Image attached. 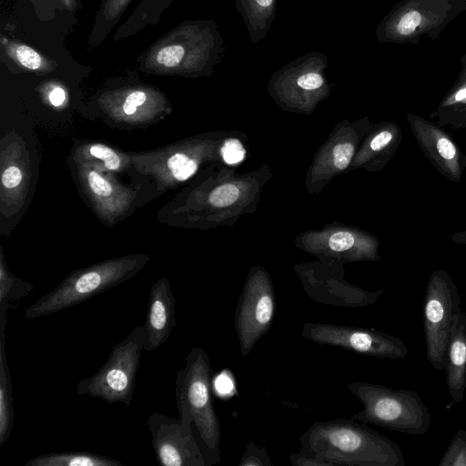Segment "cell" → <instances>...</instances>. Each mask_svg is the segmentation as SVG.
<instances>
[{
    "label": "cell",
    "mask_w": 466,
    "mask_h": 466,
    "mask_svg": "<svg viewBox=\"0 0 466 466\" xmlns=\"http://www.w3.org/2000/svg\"><path fill=\"white\" fill-rule=\"evenodd\" d=\"M192 420L158 412L147 418L152 446L159 464L206 466L208 463L191 431Z\"/></svg>",
    "instance_id": "13"
},
{
    "label": "cell",
    "mask_w": 466,
    "mask_h": 466,
    "mask_svg": "<svg viewBox=\"0 0 466 466\" xmlns=\"http://www.w3.org/2000/svg\"><path fill=\"white\" fill-rule=\"evenodd\" d=\"M42 93L46 95L48 103L54 107H61L67 102L66 89L57 82L45 83Z\"/></svg>",
    "instance_id": "29"
},
{
    "label": "cell",
    "mask_w": 466,
    "mask_h": 466,
    "mask_svg": "<svg viewBox=\"0 0 466 466\" xmlns=\"http://www.w3.org/2000/svg\"><path fill=\"white\" fill-rule=\"evenodd\" d=\"M301 335L319 345L338 347L370 357L399 360L409 353L400 339L374 329L306 322Z\"/></svg>",
    "instance_id": "8"
},
{
    "label": "cell",
    "mask_w": 466,
    "mask_h": 466,
    "mask_svg": "<svg viewBox=\"0 0 466 466\" xmlns=\"http://www.w3.org/2000/svg\"><path fill=\"white\" fill-rule=\"evenodd\" d=\"M176 301L169 280L163 277L149 290L144 350L158 349L169 338L176 326Z\"/></svg>",
    "instance_id": "16"
},
{
    "label": "cell",
    "mask_w": 466,
    "mask_h": 466,
    "mask_svg": "<svg viewBox=\"0 0 466 466\" xmlns=\"http://www.w3.org/2000/svg\"><path fill=\"white\" fill-rule=\"evenodd\" d=\"M0 42L8 58L25 71L35 74H48L53 72L57 66L56 61L46 57L25 43L5 36L1 37Z\"/></svg>",
    "instance_id": "22"
},
{
    "label": "cell",
    "mask_w": 466,
    "mask_h": 466,
    "mask_svg": "<svg viewBox=\"0 0 466 466\" xmlns=\"http://www.w3.org/2000/svg\"><path fill=\"white\" fill-rule=\"evenodd\" d=\"M131 0H103L97 19L109 24L114 22L127 8Z\"/></svg>",
    "instance_id": "28"
},
{
    "label": "cell",
    "mask_w": 466,
    "mask_h": 466,
    "mask_svg": "<svg viewBox=\"0 0 466 466\" xmlns=\"http://www.w3.org/2000/svg\"><path fill=\"white\" fill-rule=\"evenodd\" d=\"M149 261L146 254L109 258L71 271L54 289L41 296L24 313L26 319L53 314L82 303L122 284Z\"/></svg>",
    "instance_id": "2"
},
{
    "label": "cell",
    "mask_w": 466,
    "mask_h": 466,
    "mask_svg": "<svg viewBox=\"0 0 466 466\" xmlns=\"http://www.w3.org/2000/svg\"><path fill=\"white\" fill-rule=\"evenodd\" d=\"M356 245L355 236L349 231H338L332 234L328 246L334 252H345L352 249Z\"/></svg>",
    "instance_id": "31"
},
{
    "label": "cell",
    "mask_w": 466,
    "mask_h": 466,
    "mask_svg": "<svg viewBox=\"0 0 466 466\" xmlns=\"http://www.w3.org/2000/svg\"><path fill=\"white\" fill-rule=\"evenodd\" d=\"M465 11L466 0H401L381 22L379 37L396 44L419 45L424 35L434 41Z\"/></svg>",
    "instance_id": "5"
},
{
    "label": "cell",
    "mask_w": 466,
    "mask_h": 466,
    "mask_svg": "<svg viewBox=\"0 0 466 466\" xmlns=\"http://www.w3.org/2000/svg\"><path fill=\"white\" fill-rule=\"evenodd\" d=\"M323 77L313 72L301 75L297 80L298 86L305 90L318 89L323 85Z\"/></svg>",
    "instance_id": "33"
},
{
    "label": "cell",
    "mask_w": 466,
    "mask_h": 466,
    "mask_svg": "<svg viewBox=\"0 0 466 466\" xmlns=\"http://www.w3.org/2000/svg\"><path fill=\"white\" fill-rule=\"evenodd\" d=\"M239 189L233 184L222 185L216 187L208 197V202L216 208H224L237 201Z\"/></svg>",
    "instance_id": "27"
},
{
    "label": "cell",
    "mask_w": 466,
    "mask_h": 466,
    "mask_svg": "<svg viewBox=\"0 0 466 466\" xmlns=\"http://www.w3.org/2000/svg\"><path fill=\"white\" fill-rule=\"evenodd\" d=\"M430 118L441 127L466 129V65L461 66L453 85L430 113Z\"/></svg>",
    "instance_id": "18"
},
{
    "label": "cell",
    "mask_w": 466,
    "mask_h": 466,
    "mask_svg": "<svg viewBox=\"0 0 466 466\" xmlns=\"http://www.w3.org/2000/svg\"><path fill=\"white\" fill-rule=\"evenodd\" d=\"M113 122L131 127L153 124L171 112L163 92L152 86H130L104 92L97 99Z\"/></svg>",
    "instance_id": "11"
},
{
    "label": "cell",
    "mask_w": 466,
    "mask_h": 466,
    "mask_svg": "<svg viewBox=\"0 0 466 466\" xmlns=\"http://www.w3.org/2000/svg\"><path fill=\"white\" fill-rule=\"evenodd\" d=\"M410 129L421 152L445 178L460 183L466 169V155L454 138L432 120L409 113Z\"/></svg>",
    "instance_id": "14"
},
{
    "label": "cell",
    "mask_w": 466,
    "mask_h": 466,
    "mask_svg": "<svg viewBox=\"0 0 466 466\" xmlns=\"http://www.w3.org/2000/svg\"><path fill=\"white\" fill-rule=\"evenodd\" d=\"M461 296L451 275L445 269L434 270L425 289L422 319L426 357L437 370L445 369L450 332L454 316L461 312Z\"/></svg>",
    "instance_id": "7"
},
{
    "label": "cell",
    "mask_w": 466,
    "mask_h": 466,
    "mask_svg": "<svg viewBox=\"0 0 466 466\" xmlns=\"http://www.w3.org/2000/svg\"><path fill=\"white\" fill-rule=\"evenodd\" d=\"M299 453L325 466H405L400 447L352 419L315 421L300 437Z\"/></svg>",
    "instance_id": "1"
},
{
    "label": "cell",
    "mask_w": 466,
    "mask_h": 466,
    "mask_svg": "<svg viewBox=\"0 0 466 466\" xmlns=\"http://www.w3.org/2000/svg\"><path fill=\"white\" fill-rule=\"evenodd\" d=\"M211 367L207 352L193 348L186 357L175 380L178 418L192 420L201 440L212 451L218 452L220 427L211 395Z\"/></svg>",
    "instance_id": "4"
},
{
    "label": "cell",
    "mask_w": 466,
    "mask_h": 466,
    "mask_svg": "<svg viewBox=\"0 0 466 466\" xmlns=\"http://www.w3.org/2000/svg\"><path fill=\"white\" fill-rule=\"evenodd\" d=\"M221 155L226 163L238 164L245 157V148L239 140L230 138L221 147Z\"/></svg>",
    "instance_id": "30"
},
{
    "label": "cell",
    "mask_w": 466,
    "mask_h": 466,
    "mask_svg": "<svg viewBox=\"0 0 466 466\" xmlns=\"http://www.w3.org/2000/svg\"><path fill=\"white\" fill-rule=\"evenodd\" d=\"M7 312L0 311V444L11 436L14 425V404L10 370L5 352Z\"/></svg>",
    "instance_id": "19"
},
{
    "label": "cell",
    "mask_w": 466,
    "mask_h": 466,
    "mask_svg": "<svg viewBox=\"0 0 466 466\" xmlns=\"http://www.w3.org/2000/svg\"><path fill=\"white\" fill-rule=\"evenodd\" d=\"M347 388L363 405L352 420L415 436L431 427V413L417 391L365 381L349 383Z\"/></svg>",
    "instance_id": "3"
},
{
    "label": "cell",
    "mask_w": 466,
    "mask_h": 466,
    "mask_svg": "<svg viewBox=\"0 0 466 466\" xmlns=\"http://www.w3.org/2000/svg\"><path fill=\"white\" fill-rule=\"evenodd\" d=\"M238 466H271L272 462L266 450L254 442L246 445Z\"/></svg>",
    "instance_id": "26"
},
{
    "label": "cell",
    "mask_w": 466,
    "mask_h": 466,
    "mask_svg": "<svg viewBox=\"0 0 466 466\" xmlns=\"http://www.w3.org/2000/svg\"><path fill=\"white\" fill-rule=\"evenodd\" d=\"M461 66H465L466 65V53L461 58Z\"/></svg>",
    "instance_id": "38"
},
{
    "label": "cell",
    "mask_w": 466,
    "mask_h": 466,
    "mask_svg": "<svg viewBox=\"0 0 466 466\" xmlns=\"http://www.w3.org/2000/svg\"><path fill=\"white\" fill-rule=\"evenodd\" d=\"M289 461L293 466H325L323 462L311 457L304 456L299 452L292 453Z\"/></svg>",
    "instance_id": "34"
},
{
    "label": "cell",
    "mask_w": 466,
    "mask_h": 466,
    "mask_svg": "<svg viewBox=\"0 0 466 466\" xmlns=\"http://www.w3.org/2000/svg\"><path fill=\"white\" fill-rule=\"evenodd\" d=\"M2 215H13L23 207L30 186V160L23 141L15 134L1 139L0 153Z\"/></svg>",
    "instance_id": "15"
},
{
    "label": "cell",
    "mask_w": 466,
    "mask_h": 466,
    "mask_svg": "<svg viewBox=\"0 0 466 466\" xmlns=\"http://www.w3.org/2000/svg\"><path fill=\"white\" fill-rule=\"evenodd\" d=\"M258 5H259L262 7H268L269 6L273 0H255Z\"/></svg>",
    "instance_id": "37"
},
{
    "label": "cell",
    "mask_w": 466,
    "mask_h": 466,
    "mask_svg": "<svg viewBox=\"0 0 466 466\" xmlns=\"http://www.w3.org/2000/svg\"><path fill=\"white\" fill-rule=\"evenodd\" d=\"M65 8L73 11L76 6V0H60Z\"/></svg>",
    "instance_id": "36"
},
{
    "label": "cell",
    "mask_w": 466,
    "mask_h": 466,
    "mask_svg": "<svg viewBox=\"0 0 466 466\" xmlns=\"http://www.w3.org/2000/svg\"><path fill=\"white\" fill-rule=\"evenodd\" d=\"M145 342L144 325L136 326L112 348L106 361L94 375L77 383L76 395L98 398L108 404L122 402L129 408Z\"/></svg>",
    "instance_id": "6"
},
{
    "label": "cell",
    "mask_w": 466,
    "mask_h": 466,
    "mask_svg": "<svg viewBox=\"0 0 466 466\" xmlns=\"http://www.w3.org/2000/svg\"><path fill=\"white\" fill-rule=\"evenodd\" d=\"M33 289L31 283L16 278L10 272L1 250L0 309H9L13 301L25 298Z\"/></svg>",
    "instance_id": "24"
},
{
    "label": "cell",
    "mask_w": 466,
    "mask_h": 466,
    "mask_svg": "<svg viewBox=\"0 0 466 466\" xmlns=\"http://www.w3.org/2000/svg\"><path fill=\"white\" fill-rule=\"evenodd\" d=\"M129 155L136 171L154 178L157 189L163 192L191 177L198 168L202 153L193 141H183Z\"/></svg>",
    "instance_id": "12"
},
{
    "label": "cell",
    "mask_w": 466,
    "mask_h": 466,
    "mask_svg": "<svg viewBox=\"0 0 466 466\" xmlns=\"http://www.w3.org/2000/svg\"><path fill=\"white\" fill-rule=\"evenodd\" d=\"M438 466H466V430L456 431Z\"/></svg>",
    "instance_id": "25"
},
{
    "label": "cell",
    "mask_w": 466,
    "mask_h": 466,
    "mask_svg": "<svg viewBox=\"0 0 466 466\" xmlns=\"http://www.w3.org/2000/svg\"><path fill=\"white\" fill-rule=\"evenodd\" d=\"M354 145L351 143L338 144L333 150V164L338 170L345 169L351 161Z\"/></svg>",
    "instance_id": "32"
},
{
    "label": "cell",
    "mask_w": 466,
    "mask_h": 466,
    "mask_svg": "<svg viewBox=\"0 0 466 466\" xmlns=\"http://www.w3.org/2000/svg\"><path fill=\"white\" fill-rule=\"evenodd\" d=\"M72 157L92 161L111 173L124 172L132 166L129 153L98 142L80 144L74 150Z\"/></svg>",
    "instance_id": "21"
},
{
    "label": "cell",
    "mask_w": 466,
    "mask_h": 466,
    "mask_svg": "<svg viewBox=\"0 0 466 466\" xmlns=\"http://www.w3.org/2000/svg\"><path fill=\"white\" fill-rule=\"evenodd\" d=\"M276 297L266 271L250 272L235 311V329L242 357L270 329L275 315Z\"/></svg>",
    "instance_id": "9"
},
{
    "label": "cell",
    "mask_w": 466,
    "mask_h": 466,
    "mask_svg": "<svg viewBox=\"0 0 466 466\" xmlns=\"http://www.w3.org/2000/svg\"><path fill=\"white\" fill-rule=\"evenodd\" d=\"M73 160L81 188L96 215L105 225L113 227L131 210L137 192L92 161Z\"/></svg>",
    "instance_id": "10"
},
{
    "label": "cell",
    "mask_w": 466,
    "mask_h": 466,
    "mask_svg": "<svg viewBox=\"0 0 466 466\" xmlns=\"http://www.w3.org/2000/svg\"><path fill=\"white\" fill-rule=\"evenodd\" d=\"M402 132L392 121L379 124L370 134L366 147V160L375 170L381 169L394 156L401 143Z\"/></svg>",
    "instance_id": "20"
},
{
    "label": "cell",
    "mask_w": 466,
    "mask_h": 466,
    "mask_svg": "<svg viewBox=\"0 0 466 466\" xmlns=\"http://www.w3.org/2000/svg\"><path fill=\"white\" fill-rule=\"evenodd\" d=\"M451 240L455 244L466 245V229L454 232Z\"/></svg>",
    "instance_id": "35"
},
{
    "label": "cell",
    "mask_w": 466,
    "mask_h": 466,
    "mask_svg": "<svg viewBox=\"0 0 466 466\" xmlns=\"http://www.w3.org/2000/svg\"><path fill=\"white\" fill-rule=\"evenodd\" d=\"M446 382L451 400L460 403L466 390V313L453 318L447 347Z\"/></svg>",
    "instance_id": "17"
},
{
    "label": "cell",
    "mask_w": 466,
    "mask_h": 466,
    "mask_svg": "<svg viewBox=\"0 0 466 466\" xmlns=\"http://www.w3.org/2000/svg\"><path fill=\"white\" fill-rule=\"evenodd\" d=\"M25 466H123L113 458L84 451L51 452L29 459Z\"/></svg>",
    "instance_id": "23"
}]
</instances>
